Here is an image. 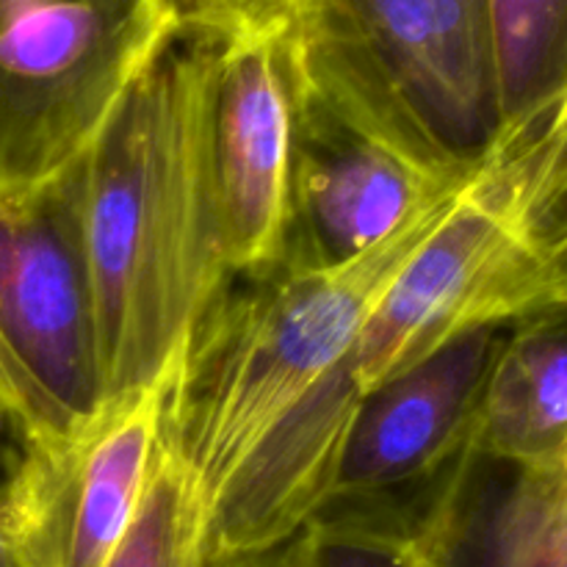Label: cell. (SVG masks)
I'll return each mask as SVG.
<instances>
[{
    "instance_id": "cell-6",
    "label": "cell",
    "mask_w": 567,
    "mask_h": 567,
    "mask_svg": "<svg viewBox=\"0 0 567 567\" xmlns=\"http://www.w3.org/2000/svg\"><path fill=\"white\" fill-rule=\"evenodd\" d=\"M0 399L17 446L61 441L105 402L75 166L0 194Z\"/></svg>"
},
{
    "instance_id": "cell-15",
    "label": "cell",
    "mask_w": 567,
    "mask_h": 567,
    "mask_svg": "<svg viewBox=\"0 0 567 567\" xmlns=\"http://www.w3.org/2000/svg\"><path fill=\"white\" fill-rule=\"evenodd\" d=\"M186 22L203 25L221 39L286 31L297 0H175Z\"/></svg>"
},
{
    "instance_id": "cell-18",
    "label": "cell",
    "mask_w": 567,
    "mask_h": 567,
    "mask_svg": "<svg viewBox=\"0 0 567 567\" xmlns=\"http://www.w3.org/2000/svg\"><path fill=\"white\" fill-rule=\"evenodd\" d=\"M6 432H11V426H9V415H6V408H3V399H0V454H3Z\"/></svg>"
},
{
    "instance_id": "cell-9",
    "label": "cell",
    "mask_w": 567,
    "mask_h": 567,
    "mask_svg": "<svg viewBox=\"0 0 567 567\" xmlns=\"http://www.w3.org/2000/svg\"><path fill=\"white\" fill-rule=\"evenodd\" d=\"M299 59L291 28L221 39L214 70V147L233 277L275 269L291 230Z\"/></svg>"
},
{
    "instance_id": "cell-11",
    "label": "cell",
    "mask_w": 567,
    "mask_h": 567,
    "mask_svg": "<svg viewBox=\"0 0 567 567\" xmlns=\"http://www.w3.org/2000/svg\"><path fill=\"white\" fill-rule=\"evenodd\" d=\"M432 567H567V468L474 457L430 546Z\"/></svg>"
},
{
    "instance_id": "cell-17",
    "label": "cell",
    "mask_w": 567,
    "mask_h": 567,
    "mask_svg": "<svg viewBox=\"0 0 567 567\" xmlns=\"http://www.w3.org/2000/svg\"><path fill=\"white\" fill-rule=\"evenodd\" d=\"M221 565V563H219ZM221 567H275L271 565V559L266 557H252V559H241V563H227V565H221Z\"/></svg>"
},
{
    "instance_id": "cell-2",
    "label": "cell",
    "mask_w": 567,
    "mask_h": 567,
    "mask_svg": "<svg viewBox=\"0 0 567 567\" xmlns=\"http://www.w3.org/2000/svg\"><path fill=\"white\" fill-rule=\"evenodd\" d=\"M454 197L338 266L277 264L233 277L177 358L166 402V441L208 509L260 443L349 358L371 310Z\"/></svg>"
},
{
    "instance_id": "cell-13",
    "label": "cell",
    "mask_w": 567,
    "mask_h": 567,
    "mask_svg": "<svg viewBox=\"0 0 567 567\" xmlns=\"http://www.w3.org/2000/svg\"><path fill=\"white\" fill-rule=\"evenodd\" d=\"M208 529L199 482L164 432L136 520L105 567H221Z\"/></svg>"
},
{
    "instance_id": "cell-12",
    "label": "cell",
    "mask_w": 567,
    "mask_h": 567,
    "mask_svg": "<svg viewBox=\"0 0 567 567\" xmlns=\"http://www.w3.org/2000/svg\"><path fill=\"white\" fill-rule=\"evenodd\" d=\"M471 452L509 468H567V305L504 330L482 388Z\"/></svg>"
},
{
    "instance_id": "cell-5",
    "label": "cell",
    "mask_w": 567,
    "mask_h": 567,
    "mask_svg": "<svg viewBox=\"0 0 567 567\" xmlns=\"http://www.w3.org/2000/svg\"><path fill=\"white\" fill-rule=\"evenodd\" d=\"M181 20L175 0H0V194L72 169Z\"/></svg>"
},
{
    "instance_id": "cell-1",
    "label": "cell",
    "mask_w": 567,
    "mask_h": 567,
    "mask_svg": "<svg viewBox=\"0 0 567 567\" xmlns=\"http://www.w3.org/2000/svg\"><path fill=\"white\" fill-rule=\"evenodd\" d=\"M219 44L181 20L75 164L105 402L164 380L233 280L210 147Z\"/></svg>"
},
{
    "instance_id": "cell-8",
    "label": "cell",
    "mask_w": 567,
    "mask_h": 567,
    "mask_svg": "<svg viewBox=\"0 0 567 567\" xmlns=\"http://www.w3.org/2000/svg\"><path fill=\"white\" fill-rule=\"evenodd\" d=\"M175 365L155 385L103 402L72 435L17 446L0 520L39 567H105L114 557L153 476Z\"/></svg>"
},
{
    "instance_id": "cell-10",
    "label": "cell",
    "mask_w": 567,
    "mask_h": 567,
    "mask_svg": "<svg viewBox=\"0 0 567 567\" xmlns=\"http://www.w3.org/2000/svg\"><path fill=\"white\" fill-rule=\"evenodd\" d=\"M504 330L463 332L363 393L330 498L419 491L468 460L482 388Z\"/></svg>"
},
{
    "instance_id": "cell-3",
    "label": "cell",
    "mask_w": 567,
    "mask_h": 567,
    "mask_svg": "<svg viewBox=\"0 0 567 567\" xmlns=\"http://www.w3.org/2000/svg\"><path fill=\"white\" fill-rule=\"evenodd\" d=\"M565 225L567 100L502 127L371 310L347 358L360 399L463 332L567 305Z\"/></svg>"
},
{
    "instance_id": "cell-7",
    "label": "cell",
    "mask_w": 567,
    "mask_h": 567,
    "mask_svg": "<svg viewBox=\"0 0 567 567\" xmlns=\"http://www.w3.org/2000/svg\"><path fill=\"white\" fill-rule=\"evenodd\" d=\"M476 164L449 158L415 127L299 64L291 230L280 264L338 266L369 252L454 197Z\"/></svg>"
},
{
    "instance_id": "cell-4",
    "label": "cell",
    "mask_w": 567,
    "mask_h": 567,
    "mask_svg": "<svg viewBox=\"0 0 567 567\" xmlns=\"http://www.w3.org/2000/svg\"><path fill=\"white\" fill-rule=\"evenodd\" d=\"M299 64L476 164L502 133L491 0H297Z\"/></svg>"
},
{
    "instance_id": "cell-19",
    "label": "cell",
    "mask_w": 567,
    "mask_h": 567,
    "mask_svg": "<svg viewBox=\"0 0 567 567\" xmlns=\"http://www.w3.org/2000/svg\"><path fill=\"white\" fill-rule=\"evenodd\" d=\"M563 264H565V275H567V225H565V238H563Z\"/></svg>"
},
{
    "instance_id": "cell-14",
    "label": "cell",
    "mask_w": 567,
    "mask_h": 567,
    "mask_svg": "<svg viewBox=\"0 0 567 567\" xmlns=\"http://www.w3.org/2000/svg\"><path fill=\"white\" fill-rule=\"evenodd\" d=\"M266 557L275 567H432L426 543L332 507Z\"/></svg>"
},
{
    "instance_id": "cell-16",
    "label": "cell",
    "mask_w": 567,
    "mask_h": 567,
    "mask_svg": "<svg viewBox=\"0 0 567 567\" xmlns=\"http://www.w3.org/2000/svg\"><path fill=\"white\" fill-rule=\"evenodd\" d=\"M0 567H39L0 520Z\"/></svg>"
}]
</instances>
